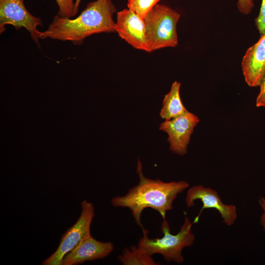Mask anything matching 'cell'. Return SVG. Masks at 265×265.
<instances>
[{"label":"cell","mask_w":265,"mask_h":265,"mask_svg":"<svg viewBox=\"0 0 265 265\" xmlns=\"http://www.w3.org/2000/svg\"><path fill=\"white\" fill-rule=\"evenodd\" d=\"M116 11L111 0H95L88 3L75 18L54 16L48 28L41 32V39L69 41L80 45L92 35L115 32L113 15Z\"/></svg>","instance_id":"6da1fadb"},{"label":"cell","mask_w":265,"mask_h":265,"mask_svg":"<svg viewBox=\"0 0 265 265\" xmlns=\"http://www.w3.org/2000/svg\"><path fill=\"white\" fill-rule=\"evenodd\" d=\"M142 164L138 159L136 172L139 177L138 184L131 188L123 196H117L111 200L115 207L129 209L136 223L142 229L141 220L143 211L152 208L165 219L166 212L173 209V203L178 195L189 186L185 181L164 182L159 179L147 178L142 172Z\"/></svg>","instance_id":"7a4b0ae2"},{"label":"cell","mask_w":265,"mask_h":265,"mask_svg":"<svg viewBox=\"0 0 265 265\" xmlns=\"http://www.w3.org/2000/svg\"><path fill=\"white\" fill-rule=\"evenodd\" d=\"M160 229L163 236L161 238H150L147 230L143 228V236L138 243V246L144 249L151 255L159 254L168 262L182 263L184 259L182 255L183 249L191 246L195 240V236L191 232L193 222H191L186 215L183 224L180 231L176 235L170 233L168 221L163 219Z\"/></svg>","instance_id":"3957f363"},{"label":"cell","mask_w":265,"mask_h":265,"mask_svg":"<svg viewBox=\"0 0 265 265\" xmlns=\"http://www.w3.org/2000/svg\"><path fill=\"white\" fill-rule=\"evenodd\" d=\"M180 14L163 4H156L144 19L149 52L178 43L177 25Z\"/></svg>","instance_id":"277c9868"},{"label":"cell","mask_w":265,"mask_h":265,"mask_svg":"<svg viewBox=\"0 0 265 265\" xmlns=\"http://www.w3.org/2000/svg\"><path fill=\"white\" fill-rule=\"evenodd\" d=\"M80 205L81 211L77 221L63 234L57 249L42 265H62L64 257L91 235L90 226L95 215L93 205L83 200Z\"/></svg>","instance_id":"5b68a950"},{"label":"cell","mask_w":265,"mask_h":265,"mask_svg":"<svg viewBox=\"0 0 265 265\" xmlns=\"http://www.w3.org/2000/svg\"><path fill=\"white\" fill-rule=\"evenodd\" d=\"M7 25L15 29L25 28L32 40L38 45L41 32L38 26H42V20L32 15L26 8L24 0H0V33L6 29Z\"/></svg>","instance_id":"8992f818"},{"label":"cell","mask_w":265,"mask_h":265,"mask_svg":"<svg viewBox=\"0 0 265 265\" xmlns=\"http://www.w3.org/2000/svg\"><path fill=\"white\" fill-rule=\"evenodd\" d=\"M200 200L203 206L198 215L193 220V223L198 222L202 211L206 209H214L217 210L227 226L234 224L237 218L236 206L233 204H226L222 202L218 192L210 187L203 185L194 186L188 189L186 198V205L188 208L193 207L194 201Z\"/></svg>","instance_id":"52a82bcc"},{"label":"cell","mask_w":265,"mask_h":265,"mask_svg":"<svg viewBox=\"0 0 265 265\" xmlns=\"http://www.w3.org/2000/svg\"><path fill=\"white\" fill-rule=\"evenodd\" d=\"M199 122L197 116L187 111L183 115L165 120L160 125L159 129L168 134L169 149L182 156L187 153L191 135Z\"/></svg>","instance_id":"ba28073f"},{"label":"cell","mask_w":265,"mask_h":265,"mask_svg":"<svg viewBox=\"0 0 265 265\" xmlns=\"http://www.w3.org/2000/svg\"><path fill=\"white\" fill-rule=\"evenodd\" d=\"M115 32L134 48L149 52L144 20L131 10L117 13Z\"/></svg>","instance_id":"9c48e42d"},{"label":"cell","mask_w":265,"mask_h":265,"mask_svg":"<svg viewBox=\"0 0 265 265\" xmlns=\"http://www.w3.org/2000/svg\"><path fill=\"white\" fill-rule=\"evenodd\" d=\"M241 68L246 83L250 87L260 86L265 75V33L246 51Z\"/></svg>","instance_id":"30bf717a"},{"label":"cell","mask_w":265,"mask_h":265,"mask_svg":"<svg viewBox=\"0 0 265 265\" xmlns=\"http://www.w3.org/2000/svg\"><path fill=\"white\" fill-rule=\"evenodd\" d=\"M113 243L97 240L91 235L83 239L63 258L62 265H74L104 258L114 249Z\"/></svg>","instance_id":"8fae6325"},{"label":"cell","mask_w":265,"mask_h":265,"mask_svg":"<svg viewBox=\"0 0 265 265\" xmlns=\"http://www.w3.org/2000/svg\"><path fill=\"white\" fill-rule=\"evenodd\" d=\"M181 83L175 81L170 91L164 97L159 115L161 118L170 120L186 113L188 110L183 105L180 94Z\"/></svg>","instance_id":"7c38bea8"},{"label":"cell","mask_w":265,"mask_h":265,"mask_svg":"<svg viewBox=\"0 0 265 265\" xmlns=\"http://www.w3.org/2000/svg\"><path fill=\"white\" fill-rule=\"evenodd\" d=\"M120 263L124 265H157L152 255L144 249L132 246L130 248H125L118 258Z\"/></svg>","instance_id":"4fadbf2b"},{"label":"cell","mask_w":265,"mask_h":265,"mask_svg":"<svg viewBox=\"0 0 265 265\" xmlns=\"http://www.w3.org/2000/svg\"><path fill=\"white\" fill-rule=\"evenodd\" d=\"M160 0H128V8L144 19Z\"/></svg>","instance_id":"5bb4252c"},{"label":"cell","mask_w":265,"mask_h":265,"mask_svg":"<svg viewBox=\"0 0 265 265\" xmlns=\"http://www.w3.org/2000/svg\"><path fill=\"white\" fill-rule=\"evenodd\" d=\"M58 7L57 15L62 17L72 18L75 16L74 0H55Z\"/></svg>","instance_id":"9a60e30c"},{"label":"cell","mask_w":265,"mask_h":265,"mask_svg":"<svg viewBox=\"0 0 265 265\" xmlns=\"http://www.w3.org/2000/svg\"><path fill=\"white\" fill-rule=\"evenodd\" d=\"M256 26L261 35L265 33V0H262V4L258 16L255 20Z\"/></svg>","instance_id":"2e32d148"},{"label":"cell","mask_w":265,"mask_h":265,"mask_svg":"<svg viewBox=\"0 0 265 265\" xmlns=\"http://www.w3.org/2000/svg\"><path fill=\"white\" fill-rule=\"evenodd\" d=\"M254 6V0H238V9L240 13L243 14H249Z\"/></svg>","instance_id":"e0dca14e"},{"label":"cell","mask_w":265,"mask_h":265,"mask_svg":"<svg viewBox=\"0 0 265 265\" xmlns=\"http://www.w3.org/2000/svg\"><path fill=\"white\" fill-rule=\"evenodd\" d=\"M260 87V90L257 97L256 105L258 107H265V75Z\"/></svg>","instance_id":"ac0fdd59"},{"label":"cell","mask_w":265,"mask_h":265,"mask_svg":"<svg viewBox=\"0 0 265 265\" xmlns=\"http://www.w3.org/2000/svg\"><path fill=\"white\" fill-rule=\"evenodd\" d=\"M258 202L261 208L263 210V213L260 217V224L265 232V197H260Z\"/></svg>","instance_id":"d6986e66"},{"label":"cell","mask_w":265,"mask_h":265,"mask_svg":"<svg viewBox=\"0 0 265 265\" xmlns=\"http://www.w3.org/2000/svg\"><path fill=\"white\" fill-rule=\"evenodd\" d=\"M81 0H76L75 1V8H74V15L75 16L77 14L80 4Z\"/></svg>","instance_id":"ffe728a7"}]
</instances>
